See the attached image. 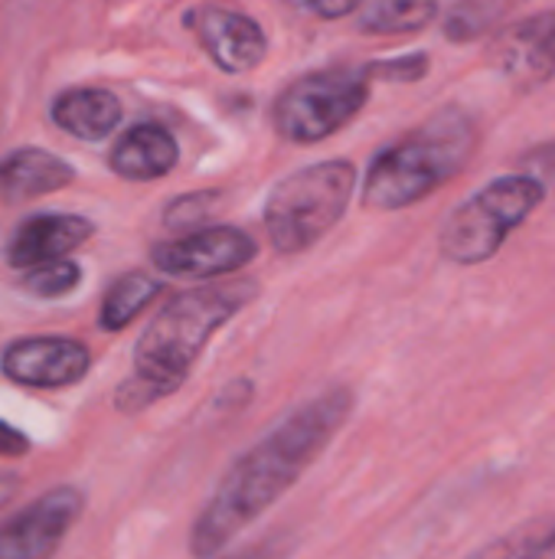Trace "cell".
<instances>
[{
	"instance_id": "22",
	"label": "cell",
	"mask_w": 555,
	"mask_h": 559,
	"mask_svg": "<svg viewBox=\"0 0 555 559\" xmlns=\"http://www.w3.org/2000/svg\"><path fill=\"white\" fill-rule=\"evenodd\" d=\"M291 3L314 13V16H321V20H340V16H347V13H353L360 7V0H291Z\"/></svg>"
},
{
	"instance_id": "17",
	"label": "cell",
	"mask_w": 555,
	"mask_h": 559,
	"mask_svg": "<svg viewBox=\"0 0 555 559\" xmlns=\"http://www.w3.org/2000/svg\"><path fill=\"white\" fill-rule=\"evenodd\" d=\"M157 292H160V282L150 278V275H141V272L121 275V278L108 288V295H105V301H101V318H98V324H101L105 331H124V328H128L154 298H157Z\"/></svg>"
},
{
	"instance_id": "20",
	"label": "cell",
	"mask_w": 555,
	"mask_h": 559,
	"mask_svg": "<svg viewBox=\"0 0 555 559\" xmlns=\"http://www.w3.org/2000/svg\"><path fill=\"white\" fill-rule=\"evenodd\" d=\"M429 69H432L429 52H409V56H399V59L370 62L366 75L370 79H383V82H419V79L429 75Z\"/></svg>"
},
{
	"instance_id": "8",
	"label": "cell",
	"mask_w": 555,
	"mask_h": 559,
	"mask_svg": "<svg viewBox=\"0 0 555 559\" xmlns=\"http://www.w3.org/2000/svg\"><path fill=\"white\" fill-rule=\"evenodd\" d=\"M85 511V495L72 485L39 495L29 508L0 524V559H49Z\"/></svg>"
},
{
	"instance_id": "25",
	"label": "cell",
	"mask_w": 555,
	"mask_h": 559,
	"mask_svg": "<svg viewBox=\"0 0 555 559\" xmlns=\"http://www.w3.org/2000/svg\"><path fill=\"white\" fill-rule=\"evenodd\" d=\"M229 559H239V557H229ZM242 559H249V557H242Z\"/></svg>"
},
{
	"instance_id": "2",
	"label": "cell",
	"mask_w": 555,
	"mask_h": 559,
	"mask_svg": "<svg viewBox=\"0 0 555 559\" xmlns=\"http://www.w3.org/2000/svg\"><path fill=\"white\" fill-rule=\"evenodd\" d=\"M255 295V282H226L170 298L134 347V367L114 393L118 413L134 416L177 393L213 334Z\"/></svg>"
},
{
	"instance_id": "18",
	"label": "cell",
	"mask_w": 555,
	"mask_h": 559,
	"mask_svg": "<svg viewBox=\"0 0 555 559\" xmlns=\"http://www.w3.org/2000/svg\"><path fill=\"white\" fill-rule=\"evenodd\" d=\"M29 275L23 278V288L36 298H62V295H72L79 278H82V269L69 259H56V262H46V265H36V269H26Z\"/></svg>"
},
{
	"instance_id": "10",
	"label": "cell",
	"mask_w": 555,
	"mask_h": 559,
	"mask_svg": "<svg viewBox=\"0 0 555 559\" xmlns=\"http://www.w3.org/2000/svg\"><path fill=\"white\" fill-rule=\"evenodd\" d=\"M92 367L85 344L72 337H23L10 344L0 357V370L10 383L29 390H62L75 386Z\"/></svg>"
},
{
	"instance_id": "21",
	"label": "cell",
	"mask_w": 555,
	"mask_h": 559,
	"mask_svg": "<svg viewBox=\"0 0 555 559\" xmlns=\"http://www.w3.org/2000/svg\"><path fill=\"white\" fill-rule=\"evenodd\" d=\"M209 200H216V197H209V193H203V197H186V200H177L173 206H170V213H167V226L170 229H186V226H193L196 219H203L209 210Z\"/></svg>"
},
{
	"instance_id": "23",
	"label": "cell",
	"mask_w": 555,
	"mask_h": 559,
	"mask_svg": "<svg viewBox=\"0 0 555 559\" xmlns=\"http://www.w3.org/2000/svg\"><path fill=\"white\" fill-rule=\"evenodd\" d=\"M26 452H29V439L16 426L0 419V459H23Z\"/></svg>"
},
{
	"instance_id": "1",
	"label": "cell",
	"mask_w": 555,
	"mask_h": 559,
	"mask_svg": "<svg viewBox=\"0 0 555 559\" xmlns=\"http://www.w3.org/2000/svg\"><path fill=\"white\" fill-rule=\"evenodd\" d=\"M350 413L353 390L330 386L288 413L278 426H272L265 439H258L232 462V468L206 501L190 531V554L196 559L222 554L245 527H252L294 488V481L324 455V449L343 429Z\"/></svg>"
},
{
	"instance_id": "7",
	"label": "cell",
	"mask_w": 555,
	"mask_h": 559,
	"mask_svg": "<svg viewBox=\"0 0 555 559\" xmlns=\"http://www.w3.org/2000/svg\"><path fill=\"white\" fill-rule=\"evenodd\" d=\"M258 255V242L236 226H209L154 246V265L170 278H219L245 269Z\"/></svg>"
},
{
	"instance_id": "9",
	"label": "cell",
	"mask_w": 555,
	"mask_h": 559,
	"mask_svg": "<svg viewBox=\"0 0 555 559\" xmlns=\"http://www.w3.org/2000/svg\"><path fill=\"white\" fill-rule=\"evenodd\" d=\"M491 66L523 92L555 79V7L504 26L487 52Z\"/></svg>"
},
{
	"instance_id": "11",
	"label": "cell",
	"mask_w": 555,
	"mask_h": 559,
	"mask_svg": "<svg viewBox=\"0 0 555 559\" xmlns=\"http://www.w3.org/2000/svg\"><path fill=\"white\" fill-rule=\"evenodd\" d=\"M186 23L222 72H236V75L249 72L268 52V39H265L262 26L239 10L196 7L186 13Z\"/></svg>"
},
{
	"instance_id": "12",
	"label": "cell",
	"mask_w": 555,
	"mask_h": 559,
	"mask_svg": "<svg viewBox=\"0 0 555 559\" xmlns=\"http://www.w3.org/2000/svg\"><path fill=\"white\" fill-rule=\"evenodd\" d=\"M92 233H95V223L85 216H75V213L33 216L13 233V239L7 246V262L13 269H36V265L65 259L82 242H88Z\"/></svg>"
},
{
	"instance_id": "14",
	"label": "cell",
	"mask_w": 555,
	"mask_h": 559,
	"mask_svg": "<svg viewBox=\"0 0 555 559\" xmlns=\"http://www.w3.org/2000/svg\"><path fill=\"white\" fill-rule=\"evenodd\" d=\"M180 147L160 124H134L111 147V170L124 180H157L173 170Z\"/></svg>"
},
{
	"instance_id": "16",
	"label": "cell",
	"mask_w": 555,
	"mask_h": 559,
	"mask_svg": "<svg viewBox=\"0 0 555 559\" xmlns=\"http://www.w3.org/2000/svg\"><path fill=\"white\" fill-rule=\"evenodd\" d=\"M438 16V0H366L360 29L373 36L419 33Z\"/></svg>"
},
{
	"instance_id": "19",
	"label": "cell",
	"mask_w": 555,
	"mask_h": 559,
	"mask_svg": "<svg viewBox=\"0 0 555 559\" xmlns=\"http://www.w3.org/2000/svg\"><path fill=\"white\" fill-rule=\"evenodd\" d=\"M494 20V3L491 0H464L451 10L448 23H445V36L455 43H468L474 36H481Z\"/></svg>"
},
{
	"instance_id": "5",
	"label": "cell",
	"mask_w": 555,
	"mask_h": 559,
	"mask_svg": "<svg viewBox=\"0 0 555 559\" xmlns=\"http://www.w3.org/2000/svg\"><path fill=\"white\" fill-rule=\"evenodd\" d=\"M546 183L530 174H510L491 180L484 190L468 197L445 223L438 249L455 265L491 262L504 242L533 216L543 203Z\"/></svg>"
},
{
	"instance_id": "4",
	"label": "cell",
	"mask_w": 555,
	"mask_h": 559,
	"mask_svg": "<svg viewBox=\"0 0 555 559\" xmlns=\"http://www.w3.org/2000/svg\"><path fill=\"white\" fill-rule=\"evenodd\" d=\"M353 187L357 167L350 160H324L285 177L265 203L272 246L285 255L311 249L343 219Z\"/></svg>"
},
{
	"instance_id": "6",
	"label": "cell",
	"mask_w": 555,
	"mask_h": 559,
	"mask_svg": "<svg viewBox=\"0 0 555 559\" xmlns=\"http://www.w3.org/2000/svg\"><path fill=\"white\" fill-rule=\"evenodd\" d=\"M370 75L363 69H327L288 85L275 105V128L294 144H314L340 131L360 115L370 98Z\"/></svg>"
},
{
	"instance_id": "24",
	"label": "cell",
	"mask_w": 555,
	"mask_h": 559,
	"mask_svg": "<svg viewBox=\"0 0 555 559\" xmlns=\"http://www.w3.org/2000/svg\"><path fill=\"white\" fill-rule=\"evenodd\" d=\"M530 559H555V527L540 531V537H536V547H533V557Z\"/></svg>"
},
{
	"instance_id": "3",
	"label": "cell",
	"mask_w": 555,
	"mask_h": 559,
	"mask_svg": "<svg viewBox=\"0 0 555 559\" xmlns=\"http://www.w3.org/2000/svg\"><path fill=\"white\" fill-rule=\"evenodd\" d=\"M474 147V118L464 108L448 105L376 154L363 183V203L370 210H406L458 177Z\"/></svg>"
},
{
	"instance_id": "13",
	"label": "cell",
	"mask_w": 555,
	"mask_h": 559,
	"mask_svg": "<svg viewBox=\"0 0 555 559\" xmlns=\"http://www.w3.org/2000/svg\"><path fill=\"white\" fill-rule=\"evenodd\" d=\"M75 180V167L43 147H20L0 160V200L29 203L46 193L65 190Z\"/></svg>"
},
{
	"instance_id": "15",
	"label": "cell",
	"mask_w": 555,
	"mask_h": 559,
	"mask_svg": "<svg viewBox=\"0 0 555 559\" xmlns=\"http://www.w3.org/2000/svg\"><path fill=\"white\" fill-rule=\"evenodd\" d=\"M52 121L82 141L108 138L121 121V102L105 88H69L52 102Z\"/></svg>"
}]
</instances>
